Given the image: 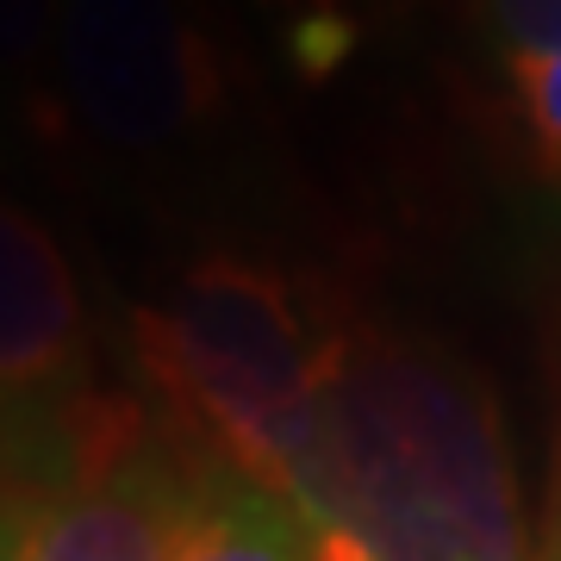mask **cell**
<instances>
[{
  "mask_svg": "<svg viewBox=\"0 0 561 561\" xmlns=\"http://www.w3.org/2000/svg\"><path fill=\"white\" fill-rule=\"evenodd\" d=\"M275 493L381 561H518L512 486L486 412L443 362L387 337H350Z\"/></svg>",
  "mask_w": 561,
  "mask_h": 561,
  "instance_id": "cell-1",
  "label": "cell"
},
{
  "mask_svg": "<svg viewBox=\"0 0 561 561\" xmlns=\"http://www.w3.org/2000/svg\"><path fill=\"white\" fill-rule=\"evenodd\" d=\"M138 368L219 468L275 493L287 443L350 356V331L268 262L206 256L131 319Z\"/></svg>",
  "mask_w": 561,
  "mask_h": 561,
  "instance_id": "cell-2",
  "label": "cell"
},
{
  "mask_svg": "<svg viewBox=\"0 0 561 561\" xmlns=\"http://www.w3.org/2000/svg\"><path fill=\"white\" fill-rule=\"evenodd\" d=\"M219 474L231 468L194 474L169 456L138 405H69L57 474L20 512V561H175L181 524Z\"/></svg>",
  "mask_w": 561,
  "mask_h": 561,
  "instance_id": "cell-3",
  "label": "cell"
},
{
  "mask_svg": "<svg viewBox=\"0 0 561 561\" xmlns=\"http://www.w3.org/2000/svg\"><path fill=\"white\" fill-rule=\"evenodd\" d=\"M62 81L113 150H169L231 101V69L187 0H69Z\"/></svg>",
  "mask_w": 561,
  "mask_h": 561,
  "instance_id": "cell-4",
  "label": "cell"
},
{
  "mask_svg": "<svg viewBox=\"0 0 561 561\" xmlns=\"http://www.w3.org/2000/svg\"><path fill=\"white\" fill-rule=\"evenodd\" d=\"M88 312L62 243L25 206L0 201V400H44L76 375Z\"/></svg>",
  "mask_w": 561,
  "mask_h": 561,
  "instance_id": "cell-5",
  "label": "cell"
},
{
  "mask_svg": "<svg viewBox=\"0 0 561 561\" xmlns=\"http://www.w3.org/2000/svg\"><path fill=\"white\" fill-rule=\"evenodd\" d=\"M319 549V518H306L294 500L268 486L219 474L181 524L175 561H312Z\"/></svg>",
  "mask_w": 561,
  "mask_h": 561,
  "instance_id": "cell-6",
  "label": "cell"
},
{
  "mask_svg": "<svg viewBox=\"0 0 561 561\" xmlns=\"http://www.w3.org/2000/svg\"><path fill=\"white\" fill-rule=\"evenodd\" d=\"M512 81V106H518L524 144L549 181H561V50H530V57H505Z\"/></svg>",
  "mask_w": 561,
  "mask_h": 561,
  "instance_id": "cell-7",
  "label": "cell"
},
{
  "mask_svg": "<svg viewBox=\"0 0 561 561\" xmlns=\"http://www.w3.org/2000/svg\"><path fill=\"white\" fill-rule=\"evenodd\" d=\"M481 20L505 57L561 50V0H481Z\"/></svg>",
  "mask_w": 561,
  "mask_h": 561,
  "instance_id": "cell-8",
  "label": "cell"
},
{
  "mask_svg": "<svg viewBox=\"0 0 561 561\" xmlns=\"http://www.w3.org/2000/svg\"><path fill=\"white\" fill-rule=\"evenodd\" d=\"M50 0H0V69H25L44 44Z\"/></svg>",
  "mask_w": 561,
  "mask_h": 561,
  "instance_id": "cell-9",
  "label": "cell"
},
{
  "mask_svg": "<svg viewBox=\"0 0 561 561\" xmlns=\"http://www.w3.org/2000/svg\"><path fill=\"white\" fill-rule=\"evenodd\" d=\"M312 561H381L368 542H356L350 530H331V524H319V549H312Z\"/></svg>",
  "mask_w": 561,
  "mask_h": 561,
  "instance_id": "cell-10",
  "label": "cell"
},
{
  "mask_svg": "<svg viewBox=\"0 0 561 561\" xmlns=\"http://www.w3.org/2000/svg\"><path fill=\"white\" fill-rule=\"evenodd\" d=\"M13 405L25 400H0V481H13V468H20V431H13Z\"/></svg>",
  "mask_w": 561,
  "mask_h": 561,
  "instance_id": "cell-11",
  "label": "cell"
},
{
  "mask_svg": "<svg viewBox=\"0 0 561 561\" xmlns=\"http://www.w3.org/2000/svg\"><path fill=\"white\" fill-rule=\"evenodd\" d=\"M20 512L25 505L0 500V561H20Z\"/></svg>",
  "mask_w": 561,
  "mask_h": 561,
  "instance_id": "cell-12",
  "label": "cell"
},
{
  "mask_svg": "<svg viewBox=\"0 0 561 561\" xmlns=\"http://www.w3.org/2000/svg\"><path fill=\"white\" fill-rule=\"evenodd\" d=\"M549 561H561V518H556V556H549Z\"/></svg>",
  "mask_w": 561,
  "mask_h": 561,
  "instance_id": "cell-13",
  "label": "cell"
}]
</instances>
